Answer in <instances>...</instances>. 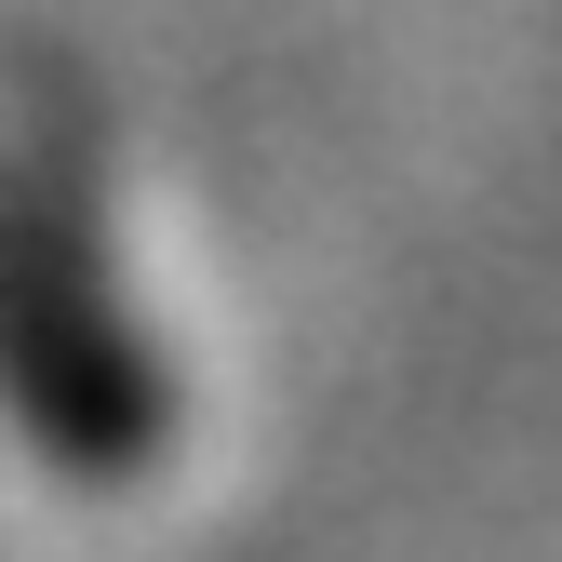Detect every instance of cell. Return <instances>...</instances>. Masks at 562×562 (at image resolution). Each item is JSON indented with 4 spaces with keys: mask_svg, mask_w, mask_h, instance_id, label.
<instances>
[{
    "mask_svg": "<svg viewBox=\"0 0 562 562\" xmlns=\"http://www.w3.org/2000/svg\"><path fill=\"white\" fill-rule=\"evenodd\" d=\"M0 415L67 482H134L175 442V375L134 335L94 215L54 161H0Z\"/></svg>",
    "mask_w": 562,
    "mask_h": 562,
    "instance_id": "obj_1",
    "label": "cell"
}]
</instances>
